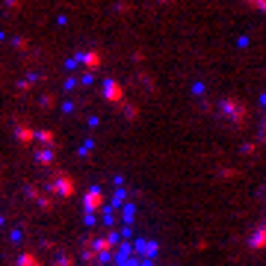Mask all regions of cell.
<instances>
[{
	"label": "cell",
	"instance_id": "cell-1",
	"mask_svg": "<svg viewBox=\"0 0 266 266\" xmlns=\"http://www.w3.org/2000/svg\"><path fill=\"white\" fill-rule=\"evenodd\" d=\"M252 3H258V6H264L266 9V0H252Z\"/></svg>",
	"mask_w": 266,
	"mask_h": 266
}]
</instances>
